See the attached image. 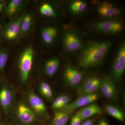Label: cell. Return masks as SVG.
I'll use <instances>...</instances> for the list:
<instances>
[{"mask_svg":"<svg viewBox=\"0 0 125 125\" xmlns=\"http://www.w3.org/2000/svg\"><path fill=\"white\" fill-rule=\"evenodd\" d=\"M125 69V44L120 48L113 66V73L115 80L121 79Z\"/></svg>","mask_w":125,"mask_h":125,"instance_id":"cell-4","label":"cell"},{"mask_svg":"<svg viewBox=\"0 0 125 125\" xmlns=\"http://www.w3.org/2000/svg\"><path fill=\"white\" fill-rule=\"evenodd\" d=\"M40 90L43 95L46 98L51 99L53 96L52 91L49 84L46 82H42L40 83Z\"/></svg>","mask_w":125,"mask_h":125,"instance_id":"cell-24","label":"cell"},{"mask_svg":"<svg viewBox=\"0 0 125 125\" xmlns=\"http://www.w3.org/2000/svg\"><path fill=\"white\" fill-rule=\"evenodd\" d=\"M24 4L22 0H13L9 2L6 7V12L10 18L13 17L19 12Z\"/></svg>","mask_w":125,"mask_h":125,"instance_id":"cell-16","label":"cell"},{"mask_svg":"<svg viewBox=\"0 0 125 125\" xmlns=\"http://www.w3.org/2000/svg\"><path fill=\"white\" fill-rule=\"evenodd\" d=\"M33 16L30 14L23 15L21 25L20 36H23L26 34L31 29L33 23Z\"/></svg>","mask_w":125,"mask_h":125,"instance_id":"cell-15","label":"cell"},{"mask_svg":"<svg viewBox=\"0 0 125 125\" xmlns=\"http://www.w3.org/2000/svg\"><path fill=\"white\" fill-rule=\"evenodd\" d=\"M57 34V30L54 27H47L43 29L41 31V37L43 41L47 45L51 44Z\"/></svg>","mask_w":125,"mask_h":125,"instance_id":"cell-14","label":"cell"},{"mask_svg":"<svg viewBox=\"0 0 125 125\" xmlns=\"http://www.w3.org/2000/svg\"><path fill=\"white\" fill-rule=\"evenodd\" d=\"M64 43L66 48L69 51H73L79 49L81 42L76 36L72 33L66 34L64 38Z\"/></svg>","mask_w":125,"mask_h":125,"instance_id":"cell-13","label":"cell"},{"mask_svg":"<svg viewBox=\"0 0 125 125\" xmlns=\"http://www.w3.org/2000/svg\"><path fill=\"white\" fill-rule=\"evenodd\" d=\"M69 118V113L63 111L56 112L54 114L51 125H65Z\"/></svg>","mask_w":125,"mask_h":125,"instance_id":"cell-20","label":"cell"},{"mask_svg":"<svg viewBox=\"0 0 125 125\" xmlns=\"http://www.w3.org/2000/svg\"><path fill=\"white\" fill-rule=\"evenodd\" d=\"M3 22L2 20L0 19V33L2 29V27H3Z\"/></svg>","mask_w":125,"mask_h":125,"instance_id":"cell-32","label":"cell"},{"mask_svg":"<svg viewBox=\"0 0 125 125\" xmlns=\"http://www.w3.org/2000/svg\"><path fill=\"white\" fill-rule=\"evenodd\" d=\"M105 111L108 115L121 122L125 121V118L123 113L119 108L111 105H106L105 107Z\"/></svg>","mask_w":125,"mask_h":125,"instance_id":"cell-18","label":"cell"},{"mask_svg":"<svg viewBox=\"0 0 125 125\" xmlns=\"http://www.w3.org/2000/svg\"><path fill=\"white\" fill-rule=\"evenodd\" d=\"M98 79V78H95V77H91V78L87 79L84 83L83 86L81 88L79 94H80L83 91L85 90L88 87H89L90 85L93 84Z\"/></svg>","mask_w":125,"mask_h":125,"instance_id":"cell-26","label":"cell"},{"mask_svg":"<svg viewBox=\"0 0 125 125\" xmlns=\"http://www.w3.org/2000/svg\"><path fill=\"white\" fill-rule=\"evenodd\" d=\"M3 6V3H1L0 1V12L1 11V10L2 9V7Z\"/></svg>","mask_w":125,"mask_h":125,"instance_id":"cell-33","label":"cell"},{"mask_svg":"<svg viewBox=\"0 0 125 125\" xmlns=\"http://www.w3.org/2000/svg\"><path fill=\"white\" fill-rule=\"evenodd\" d=\"M64 76L66 80L71 86H74L80 83L83 78V75L79 71L70 66L66 69Z\"/></svg>","mask_w":125,"mask_h":125,"instance_id":"cell-7","label":"cell"},{"mask_svg":"<svg viewBox=\"0 0 125 125\" xmlns=\"http://www.w3.org/2000/svg\"><path fill=\"white\" fill-rule=\"evenodd\" d=\"M100 88L105 97L112 99L117 98L116 89L113 83L109 80H105L101 82Z\"/></svg>","mask_w":125,"mask_h":125,"instance_id":"cell-11","label":"cell"},{"mask_svg":"<svg viewBox=\"0 0 125 125\" xmlns=\"http://www.w3.org/2000/svg\"><path fill=\"white\" fill-rule=\"evenodd\" d=\"M9 51L6 48L0 47V72L4 69L9 58Z\"/></svg>","mask_w":125,"mask_h":125,"instance_id":"cell-22","label":"cell"},{"mask_svg":"<svg viewBox=\"0 0 125 125\" xmlns=\"http://www.w3.org/2000/svg\"><path fill=\"white\" fill-rule=\"evenodd\" d=\"M101 82L100 80L98 79L94 83L88 87L80 94L81 96L84 94L94 93L99 89L100 88Z\"/></svg>","mask_w":125,"mask_h":125,"instance_id":"cell-25","label":"cell"},{"mask_svg":"<svg viewBox=\"0 0 125 125\" xmlns=\"http://www.w3.org/2000/svg\"><path fill=\"white\" fill-rule=\"evenodd\" d=\"M33 57V48L31 45L26 47L21 55L19 67L21 78L23 82H25L28 79L32 69Z\"/></svg>","mask_w":125,"mask_h":125,"instance_id":"cell-2","label":"cell"},{"mask_svg":"<svg viewBox=\"0 0 125 125\" xmlns=\"http://www.w3.org/2000/svg\"><path fill=\"white\" fill-rule=\"evenodd\" d=\"M122 25L120 22L108 21L101 22L98 24L97 28L99 31L105 33H116L120 31Z\"/></svg>","mask_w":125,"mask_h":125,"instance_id":"cell-8","label":"cell"},{"mask_svg":"<svg viewBox=\"0 0 125 125\" xmlns=\"http://www.w3.org/2000/svg\"><path fill=\"white\" fill-rule=\"evenodd\" d=\"M110 43L103 42L94 43L83 52L80 61V65L84 69H88L99 64L108 51Z\"/></svg>","mask_w":125,"mask_h":125,"instance_id":"cell-1","label":"cell"},{"mask_svg":"<svg viewBox=\"0 0 125 125\" xmlns=\"http://www.w3.org/2000/svg\"><path fill=\"white\" fill-rule=\"evenodd\" d=\"M12 95L7 88L4 87L0 90V104L4 109H7L11 104Z\"/></svg>","mask_w":125,"mask_h":125,"instance_id":"cell-17","label":"cell"},{"mask_svg":"<svg viewBox=\"0 0 125 125\" xmlns=\"http://www.w3.org/2000/svg\"><path fill=\"white\" fill-rule=\"evenodd\" d=\"M98 10L100 15L106 18L114 17L120 13L118 8L108 2L101 3L99 6Z\"/></svg>","mask_w":125,"mask_h":125,"instance_id":"cell-10","label":"cell"},{"mask_svg":"<svg viewBox=\"0 0 125 125\" xmlns=\"http://www.w3.org/2000/svg\"><path fill=\"white\" fill-rule=\"evenodd\" d=\"M62 95L58 96L52 103V107L55 109H61Z\"/></svg>","mask_w":125,"mask_h":125,"instance_id":"cell-28","label":"cell"},{"mask_svg":"<svg viewBox=\"0 0 125 125\" xmlns=\"http://www.w3.org/2000/svg\"><path fill=\"white\" fill-rule=\"evenodd\" d=\"M29 100L31 107L36 112L42 114L46 111V107L43 101L34 92L30 94Z\"/></svg>","mask_w":125,"mask_h":125,"instance_id":"cell-12","label":"cell"},{"mask_svg":"<svg viewBox=\"0 0 125 125\" xmlns=\"http://www.w3.org/2000/svg\"><path fill=\"white\" fill-rule=\"evenodd\" d=\"M18 116L20 120L24 124L32 123L35 119V115L33 112L23 104H20L17 109Z\"/></svg>","mask_w":125,"mask_h":125,"instance_id":"cell-6","label":"cell"},{"mask_svg":"<svg viewBox=\"0 0 125 125\" xmlns=\"http://www.w3.org/2000/svg\"><path fill=\"white\" fill-rule=\"evenodd\" d=\"M71 101V98L69 96L66 94L62 95L61 104V108L65 107L69 105Z\"/></svg>","mask_w":125,"mask_h":125,"instance_id":"cell-27","label":"cell"},{"mask_svg":"<svg viewBox=\"0 0 125 125\" xmlns=\"http://www.w3.org/2000/svg\"><path fill=\"white\" fill-rule=\"evenodd\" d=\"M94 119H88L81 123L80 125H94Z\"/></svg>","mask_w":125,"mask_h":125,"instance_id":"cell-30","label":"cell"},{"mask_svg":"<svg viewBox=\"0 0 125 125\" xmlns=\"http://www.w3.org/2000/svg\"><path fill=\"white\" fill-rule=\"evenodd\" d=\"M101 108L96 104H91L79 110L76 114L83 120L101 113Z\"/></svg>","mask_w":125,"mask_h":125,"instance_id":"cell-9","label":"cell"},{"mask_svg":"<svg viewBox=\"0 0 125 125\" xmlns=\"http://www.w3.org/2000/svg\"><path fill=\"white\" fill-rule=\"evenodd\" d=\"M60 63V61L57 58H52L47 61L45 64V71L48 76L52 77L55 74Z\"/></svg>","mask_w":125,"mask_h":125,"instance_id":"cell-19","label":"cell"},{"mask_svg":"<svg viewBox=\"0 0 125 125\" xmlns=\"http://www.w3.org/2000/svg\"><path fill=\"white\" fill-rule=\"evenodd\" d=\"M0 125H2V124H1V123H0Z\"/></svg>","mask_w":125,"mask_h":125,"instance_id":"cell-34","label":"cell"},{"mask_svg":"<svg viewBox=\"0 0 125 125\" xmlns=\"http://www.w3.org/2000/svg\"><path fill=\"white\" fill-rule=\"evenodd\" d=\"M98 94L95 93L81 95L75 101L65 107L63 111L71 113L79 108L92 104L98 99Z\"/></svg>","mask_w":125,"mask_h":125,"instance_id":"cell-3","label":"cell"},{"mask_svg":"<svg viewBox=\"0 0 125 125\" xmlns=\"http://www.w3.org/2000/svg\"><path fill=\"white\" fill-rule=\"evenodd\" d=\"M87 4L85 2L81 1H75L71 5V9L74 13H82L87 9Z\"/></svg>","mask_w":125,"mask_h":125,"instance_id":"cell-23","label":"cell"},{"mask_svg":"<svg viewBox=\"0 0 125 125\" xmlns=\"http://www.w3.org/2000/svg\"><path fill=\"white\" fill-rule=\"evenodd\" d=\"M83 120L76 114L72 118L70 125H80Z\"/></svg>","mask_w":125,"mask_h":125,"instance_id":"cell-29","label":"cell"},{"mask_svg":"<svg viewBox=\"0 0 125 125\" xmlns=\"http://www.w3.org/2000/svg\"><path fill=\"white\" fill-rule=\"evenodd\" d=\"M39 11L42 15L47 17H54L56 16L53 7L48 3L42 5L39 9Z\"/></svg>","mask_w":125,"mask_h":125,"instance_id":"cell-21","label":"cell"},{"mask_svg":"<svg viewBox=\"0 0 125 125\" xmlns=\"http://www.w3.org/2000/svg\"><path fill=\"white\" fill-rule=\"evenodd\" d=\"M23 16L9 23L5 28L3 31V35L6 39L9 41H12L19 37Z\"/></svg>","mask_w":125,"mask_h":125,"instance_id":"cell-5","label":"cell"},{"mask_svg":"<svg viewBox=\"0 0 125 125\" xmlns=\"http://www.w3.org/2000/svg\"><path fill=\"white\" fill-rule=\"evenodd\" d=\"M98 125H109L106 121L104 119H101L99 122Z\"/></svg>","mask_w":125,"mask_h":125,"instance_id":"cell-31","label":"cell"}]
</instances>
